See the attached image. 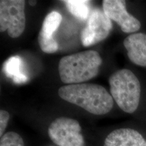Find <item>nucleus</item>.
I'll return each instance as SVG.
<instances>
[{
  "label": "nucleus",
  "instance_id": "f257e3e1",
  "mask_svg": "<svg viewBox=\"0 0 146 146\" xmlns=\"http://www.w3.org/2000/svg\"><path fill=\"white\" fill-rule=\"evenodd\" d=\"M58 94L62 100L95 115L107 114L114 105L112 96L98 84L83 83L64 85L58 89Z\"/></svg>",
  "mask_w": 146,
  "mask_h": 146
},
{
  "label": "nucleus",
  "instance_id": "f03ea898",
  "mask_svg": "<svg viewBox=\"0 0 146 146\" xmlns=\"http://www.w3.org/2000/svg\"><path fill=\"white\" fill-rule=\"evenodd\" d=\"M102 64L100 54L94 50L64 56L58 64L60 79L68 85L83 83L98 75Z\"/></svg>",
  "mask_w": 146,
  "mask_h": 146
},
{
  "label": "nucleus",
  "instance_id": "7ed1b4c3",
  "mask_svg": "<svg viewBox=\"0 0 146 146\" xmlns=\"http://www.w3.org/2000/svg\"><path fill=\"white\" fill-rule=\"evenodd\" d=\"M113 100L122 110L132 114L139 104L141 85L135 74L129 69H121L113 73L109 78Z\"/></svg>",
  "mask_w": 146,
  "mask_h": 146
},
{
  "label": "nucleus",
  "instance_id": "20e7f679",
  "mask_svg": "<svg viewBox=\"0 0 146 146\" xmlns=\"http://www.w3.org/2000/svg\"><path fill=\"white\" fill-rule=\"evenodd\" d=\"M77 120L68 117H59L52 121L47 133L53 143L58 146H85Z\"/></svg>",
  "mask_w": 146,
  "mask_h": 146
},
{
  "label": "nucleus",
  "instance_id": "39448f33",
  "mask_svg": "<svg viewBox=\"0 0 146 146\" xmlns=\"http://www.w3.org/2000/svg\"><path fill=\"white\" fill-rule=\"evenodd\" d=\"M24 0L0 1V31H8L12 38L23 34L26 25Z\"/></svg>",
  "mask_w": 146,
  "mask_h": 146
},
{
  "label": "nucleus",
  "instance_id": "423d86ee",
  "mask_svg": "<svg viewBox=\"0 0 146 146\" xmlns=\"http://www.w3.org/2000/svg\"><path fill=\"white\" fill-rule=\"evenodd\" d=\"M112 28L111 20L104 10L96 8L91 11L85 27L81 32V39L85 47L96 45L108 36Z\"/></svg>",
  "mask_w": 146,
  "mask_h": 146
},
{
  "label": "nucleus",
  "instance_id": "0eeeda50",
  "mask_svg": "<svg viewBox=\"0 0 146 146\" xmlns=\"http://www.w3.org/2000/svg\"><path fill=\"white\" fill-rule=\"evenodd\" d=\"M103 10L111 21L119 25L122 31L126 33H133L141 28V23L131 15L126 9V1L124 0H104Z\"/></svg>",
  "mask_w": 146,
  "mask_h": 146
},
{
  "label": "nucleus",
  "instance_id": "6e6552de",
  "mask_svg": "<svg viewBox=\"0 0 146 146\" xmlns=\"http://www.w3.org/2000/svg\"><path fill=\"white\" fill-rule=\"evenodd\" d=\"M62 16L59 12L53 11L45 16L38 36L41 50L46 54H53L58 50L57 41L54 39V33L59 27Z\"/></svg>",
  "mask_w": 146,
  "mask_h": 146
},
{
  "label": "nucleus",
  "instance_id": "1a4fd4ad",
  "mask_svg": "<svg viewBox=\"0 0 146 146\" xmlns=\"http://www.w3.org/2000/svg\"><path fill=\"white\" fill-rule=\"evenodd\" d=\"M104 146H146V140L135 129L121 128L108 135Z\"/></svg>",
  "mask_w": 146,
  "mask_h": 146
},
{
  "label": "nucleus",
  "instance_id": "9d476101",
  "mask_svg": "<svg viewBox=\"0 0 146 146\" xmlns=\"http://www.w3.org/2000/svg\"><path fill=\"white\" fill-rule=\"evenodd\" d=\"M123 45L129 60L135 64L146 66V34L133 33L125 38Z\"/></svg>",
  "mask_w": 146,
  "mask_h": 146
},
{
  "label": "nucleus",
  "instance_id": "9b49d317",
  "mask_svg": "<svg viewBox=\"0 0 146 146\" xmlns=\"http://www.w3.org/2000/svg\"><path fill=\"white\" fill-rule=\"evenodd\" d=\"M23 63L18 56H12L3 64V71L14 83L20 84L27 81V76L23 72Z\"/></svg>",
  "mask_w": 146,
  "mask_h": 146
},
{
  "label": "nucleus",
  "instance_id": "f8f14e48",
  "mask_svg": "<svg viewBox=\"0 0 146 146\" xmlns=\"http://www.w3.org/2000/svg\"><path fill=\"white\" fill-rule=\"evenodd\" d=\"M66 5L67 9L73 16L81 20L88 18L89 10L88 8L89 1L84 0H66L63 1Z\"/></svg>",
  "mask_w": 146,
  "mask_h": 146
},
{
  "label": "nucleus",
  "instance_id": "ddd939ff",
  "mask_svg": "<svg viewBox=\"0 0 146 146\" xmlns=\"http://www.w3.org/2000/svg\"><path fill=\"white\" fill-rule=\"evenodd\" d=\"M0 146H25L23 139L14 131L5 133L0 139Z\"/></svg>",
  "mask_w": 146,
  "mask_h": 146
},
{
  "label": "nucleus",
  "instance_id": "4468645a",
  "mask_svg": "<svg viewBox=\"0 0 146 146\" xmlns=\"http://www.w3.org/2000/svg\"><path fill=\"white\" fill-rule=\"evenodd\" d=\"M10 119V114L8 112L1 110L0 111V137H2L5 134V130L6 129L7 125Z\"/></svg>",
  "mask_w": 146,
  "mask_h": 146
},
{
  "label": "nucleus",
  "instance_id": "2eb2a0df",
  "mask_svg": "<svg viewBox=\"0 0 146 146\" xmlns=\"http://www.w3.org/2000/svg\"><path fill=\"white\" fill-rule=\"evenodd\" d=\"M36 1H29V4L32 5V6H35V5H36Z\"/></svg>",
  "mask_w": 146,
  "mask_h": 146
}]
</instances>
